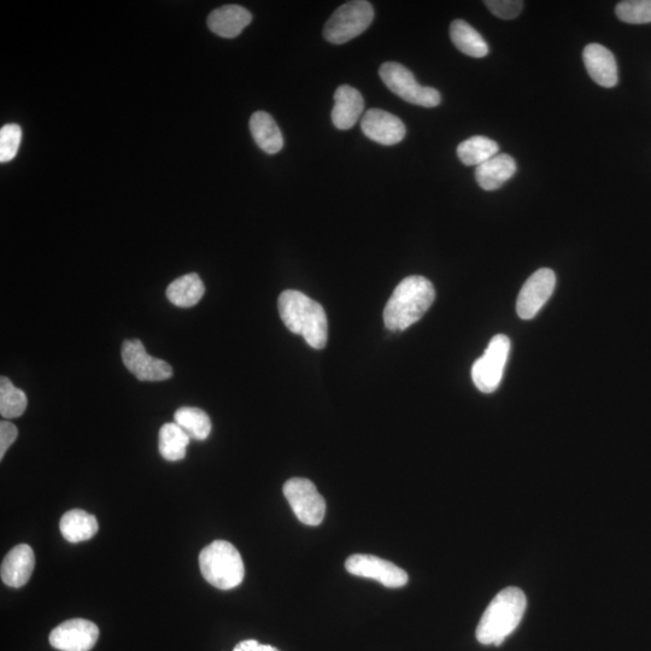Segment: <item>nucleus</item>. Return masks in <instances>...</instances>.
Wrapping results in <instances>:
<instances>
[{"label": "nucleus", "instance_id": "1", "mask_svg": "<svg viewBox=\"0 0 651 651\" xmlns=\"http://www.w3.org/2000/svg\"><path fill=\"white\" fill-rule=\"evenodd\" d=\"M281 320L292 333L299 334L314 349L326 348L328 322L325 309L314 299L296 290H286L279 296Z\"/></svg>", "mask_w": 651, "mask_h": 651}, {"label": "nucleus", "instance_id": "2", "mask_svg": "<svg viewBox=\"0 0 651 651\" xmlns=\"http://www.w3.org/2000/svg\"><path fill=\"white\" fill-rule=\"evenodd\" d=\"M434 298L436 291L430 280L420 275L402 280L384 310L387 330L404 331L416 324L431 308Z\"/></svg>", "mask_w": 651, "mask_h": 651}, {"label": "nucleus", "instance_id": "3", "mask_svg": "<svg viewBox=\"0 0 651 651\" xmlns=\"http://www.w3.org/2000/svg\"><path fill=\"white\" fill-rule=\"evenodd\" d=\"M526 608L527 597L523 590L508 586L498 592L479 621L475 632L478 642L496 647L501 645L519 626Z\"/></svg>", "mask_w": 651, "mask_h": 651}, {"label": "nucleus", "instance_id": "4", "mask_svg": "<svg viewBox=\"0 0 651 651\" xmlns=\"http://www.w3.org/2000/svg\"><path fill=\"white\" fill-rule=\"evenodd\" d=\"M199 567L204 579L220 590L237 588L245 576L242 555L226 541H215L205 547L199 555Z\"/></svg>", "mask_w": 651, "mask_h": 651}, {"label": "nucleus", "instance_id": "5", "mask_svg": "<svg viewBox=\"0 0 651 651\" xmlns=\"http://www.w3.org/2000/svg\"><path fill=\"white\" fill-rule=\"evenodd\" d=\"M374 20L373 5L366 0H354L339 7L327 21L324 35L332 44L342 45L359 37Z\"/></svg>", "mask_w": 651, "mask_h": 651}, {"label": "nucleus", "instance_id": "6", "mask_svg": "<svg viewBox=\"0 0 651 651\" xmlns=\"http://www.w3.org/2000/svg\"><path fill=\"white\" fill-rule=\"evenodd\" d=\"M379 75L387 89L403 101L424 108H436L442 102L441 93L433 87L421 86L414 74L400 63H384Z\"/></svg>", "mask_w": 651, "mask_h": 651}, {"label": "nucleus", "instance_id": "7", "mask_svg": "<svg viewBox=\"0 0 651 651\" xmlns=\"http://www.w3.org/2000/svg\"><path fill=\"white\" fill-rule=\"evenodd\" d=\"M510 353V340L504 334H497L490 340L488 348L472 367V379L479 391L492 394L500 386L504 368Z\"/></svg>", "mask_w": 651, "mask_h": 651}, {"label": "nucleus", "instance_id": "8", "mask_svg": "<svg viewBox=\"0 0 651 651\" xmlns=\"http://www.w3.org/2000/svg\"><path fill=\"white\" fill-rule=\"evenodd\" d=\"M284 495L302 524L319 526L326 515L325 498L308 479L292 478L284 485Z\"/></svg>", "mask_w": 651, "mask_h": 651}, {"label": "nucleus", "instance_id": "9", "mask_svg": "<svg viewBox=\"0 0 651 651\" xmlns=\"http://www.w3.org/2000/svg\"><path fill=\"white\" fill-rule=\"evenodd\" d=\"M345 568L353 576L377 580L389 589L403 588L409 580L407 572L402 568L373 555L350 556L345 562Z\"/></svg>", "mask_w": 651, "mask_h": 651}, {"label": "nucleus", "instance_id": "10", "mask_svg": "<svg viewBox=\"0 0 651 651\" xmlns=\"http://www.w3.org/2000/svg\"><path fill=\"white\" fill-rule=\"evenodd\" d=\"M122 360L128 371L140 381H163L173 377L169 363L150 356L139 339L123 342Z\"/></svg>", "mask_w": 651, "mask_h": 651}, {"label": "nucleus", "instance_id": "11", "mask_svg": "<svg viewBox=\"0 0 651 651\" xmlns=\"http://www.w3.org/2000/svg\"><path fill=\"white\" fill-rule=\"evenodd\" d=\"M556 275L549 268L533 273L521 289L516 302V312L520 319L531 320L549 301L555 290Z\"/></svg>", "mask_w": 651, "mask_h": 651}, {"label": "nucleus", "instance_id": "12", "mask_svg": "<svg viewBox=\"0 0 651 651\" xmlns=\"http://www.w3.org/2000/svg\"><path fill=\"white\" fill-rule=\"evenodd\" d=\"M98 637V627L92 621L72 619L51 632L50 643L61 651H90L95 647Z\"/></svg>", "mask_w": 651, "mask_h": 651}, {"label": "nucleus", "instance_id": "13", "mask_svg": "<svg viewBox=\"0 0 651 651\" xmlns=\"http://www.w3.org/2000/svg\"><path fill=\"white\" fill-rule=\"evenodd\" d=\"M361 128L367 138L386 146L401 143L407 133L400 117L381 109L366 111L361 120Z\"/></svg>", "mask_w": 651, "mask_h": 651}, {"label": "nucleus", "instance_id": "14", "mask_svg": "<svg viewBox=\"0 0 651 651\" xmlns=\"http://www.w3.org/2000/svg\"><path fill=\"white\" fill-rule=\"evenodd\" d=\"M583 61L590 78L597 85L606 89L617 86L618 64L611 50L601 44H589L583 51Z\"/></svg>", "mask_w": 651, "mask_h": 651}, {"label": "nucleus", "instance_id": "15", "mask_svg": "<svg viewBox=\"0 0 651 651\" xmlns=\"http://www.w3.org/2000/svg\"><path fill=\"white\" fill-rule=\"evenodd\" d=\"M365 101L359 91L349 85L339 86L334 93L332 122L340 131H348L361 119Z\"/></svg>", "mask_w": 651, "mask_h": 651}, {"label": "nucleus", "instance_id": "16", "mask_svg": "<svg viewBox=\"0 0 651 651\" xmlns=\"http://www.w3.org/2000/svg\"><path fill=\"white\" fill-rule=\"evenodd\" d=\"M35 566L33 549L27 544L17 545L9 551L2 563V580L10 588L19 589L31 579Z\"/></svg>", "mask_w": 651, "mask_h": 651}, {"label": "nucleus", "instance_id": "17", "mask_svg": "<svg viewBox=\"0 0 651 651\" xmlns=\"http://www.w3.org/2000/svg\"><path fill=\"white\" fill-rule=\"evenodd\" d=\"M251 21L250 11L240 5H224L209 15L208 26L211 32L220 37L232 39L238 37Z\"/></svg>", "mask_w": 651, "mask_h": 651}, {"label": "nucleus", "instance_id": "18", "mask_svg": "<svg viewBox=\"0 0 651 651\" xmlns=\"http://www.w3.org/2000/svg\"><path fill=\"white\" fill-rule=\"evenodd\" d=\"M516 162L507 154L496 155L480 164L475 170V179L485 191H496L514 177Z\"/></svg>", "mask_w": 651, "mask_h": 651}, {"label": "nucleus", "instance_id": "19", "mask_svg": "<svg viewBox=\"0 0 651 651\" xmlns=\"http://www.w3.org/2000/svg\"><path fill=\"white\" fill-rule=\"evenodd\" d=\"M250 131L255 143L269 155L284 148V137L277 122L266 111H256L250 119Z\"/></svg>", "mask_w": 651, "mask_h": 651}, {"label": "nucleus", "instance_id": "20", "mask_svg": "<svg viewBox=\"0 0 651 651\" xmlns=\"http://www.w3.org/2000/svg\"><path fill=\"white\" fill-rule=\"evenodd\" d=\"M98 527L96 516L81 509L69 510L62 516L60 524L62 536L69 543L89 541L96 536Z\"/></svg>", "mask_w": 651, "mask_h": 651}, {"label": "nucleus", "instance_id": "21", "mask_svg": "<svg viewBox=\"0 0 651 651\" xmlns=\"http://www.w3.org/2000/svg\"><path fill=\"white\" fill-rule=\"evenodd\" d=\"M450 38L456 49L473 58H483L489 54V45L477 29L463 20H455L450 26Z\"/></svg>", "mask_w": 651, "mask_h": 651}, {"label": "nucleus", "instance_id": "22", "mask_svg": "<svg viewBox=\"0 0 651 651\" xmlns=\"http://www.w3.org/2000/svg\"><path fill=\"white\" fill-rule=\"evenodd\" d=\"M205 286L196 273L186 274L175 279L168 286L167 298L179 308L195 307L204 296Z\"/></svg>", "mask_w": 651, "mask_h": 651}, {"label": "nucleus", "instance_id": "23", "mask_svg": "<svg viewBox=\"0 0 651 651\" xmlns=\"http://www.w3.org/2000/svg\"><path fill=\"white\" fill-rule=\"evenodd\" d=\"M190 439L183 428L175 422H168L161 427L160 433H158V450L164 460L181 461L185 459Z\"/></svg>", "mask_w": 651, "mask_h": 651}, {"label": "nucleus", "instance_id": "24", "mask_svg": "<svg viewBox=\"0 0 651 651\" xmlns=\"http://www.w3.org/2000/svg\"><path fill=\"white\" fill-rule=\"evenodd\" d=\"M500 146L490 138L472 137L457 146V156L465 166H480L490 158L498 155Z\"/></svg>", "mask_w": 651, "mask_h": 651}, {"label": "nucleus", "instance_id": "25", "mask_svg": "<svg viewBox=\"0 0 651 651\" xmlns=\"http://www.w3.org/2000/svg\"><path fill=\"white\" fill-rule=\"evenodd\" d=\"M175 424L183 428L187 436L196 441H205L210 436L211 421L204 410L193 407H183L174 415Z\"/></svg>", "mask_w": 651, "mask_h": 651}, {"label": "nucleus", "instance_id": "26", "mask_svg": "<svg viewBox=\"0 0 651 651\" xmlns=\"http://www.w3.org/2000/svg\"><path fill=\"white\" fill-rule=\"evenodd\" d=\"M25 392L16 387L8 377L0 378V414L5 419L19 418L27 409Z\"/></svg>", "mask_w": 651, "mask_h": 651}, {"label": "nucleus", "instance_id": "27", "mask_svg": "<svg viewBox=\"0 0 651 651\" xmlns=\"http://www.w3.org/2000/svg\"><path fill=\"white\" fill-rule=\"evenodd\" d=\"M620 21L631 25H644L651 22V0H625L615 8Z\"/></svg>", "mask_w": 651, "mask_h": 651}, {"label": "nucleus", "instance_id": "28", "mask_svg": "<svg viewBox=\"0 0 651 651\" xmlns=\"http://www.w3.org/2000/svg\"><path fill=\"white\" fill-rule=\"evenodd\" d=\"M22 140V129L16 123H9L0 129V162L7 163L17 155Z\"/></svg>", "mask_w": 651, "mask_h": 651}, {"label": "nucleus", "instance_id": "29", "mask_svg": "<svg viewBox=\"0 0 651 651\" xmlns=\"http://www.w3.org/2000/svg\"><path fill=\"white\" fill-rule=\"evenodd\" d=\"M485 5L492 14L502 20L515 19L520 15L524 7V3L519 2V0H488Z\"/></svg>", "mask_w": 651, "mask_h": 651}, {"label": "nucleus", "instance_id": "30", "mask_svg": "<svg viewBox=\"0 0 651 651\" xmlns=\"http://www.w3.org/2000/svg\"><path fill=\"white\" fill-rule=\"evenodd\" d=\"M19 436V431L9 421L0 422V460L4 459L5 453L9 450Z\"/></svg>", "mask_w": 651, "mask_h": 651}, {"label": "nucleus", "instance_id": "31", "mask_svg": "<svg viewBox=\"0 0 651 651\" xmlns=\"http://www.w3.org/2000/svg\"><path fill=\"white\" fill-rule=\"evenodd\" d=\"M233 651H279L272 645L260 644L257 641H244L239 643Z\"/></svg>", "mask_w": 651, "mask_h": 651}]
</instances>
